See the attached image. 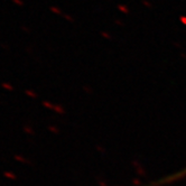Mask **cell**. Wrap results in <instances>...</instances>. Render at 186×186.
I'll return each instance as SVG.
<instances>
[{"label": "cell", "mask_w": 186, "mask_h": 186, "mask_svg": "<svg viewBox=\"0 0 186 186\" xmlns=\"http://www.w3.org/2000/svg\"><path fill=\"white\" fill-rule=\"evenodd\" d=\"M1 86H2L4 89L8 90V91H13V90H14L13 85H11V84H8V83H2V84H1Z\"/></svg>", "instance_id": "obj_1"}, {"label": "cell", "mask_w": 186, "mask_h": 186, "mask_svg": "<svg viewBox=\"0 0 186 186\" xmlns=\"http://www.w3.org/2000/svg\"><path fill=\"white\" fill-rule=\"evenodd\" d=\"M13 2L18 5V6H23V1H21V0H13Z\"/></svg>", "instance_id": "obj_2"}, {"label": "cell", "mask_w": 186, "mask_h": 186, "mask_svg": "<svg viewBox=\"0 0 186 186\" xmlns=\"http://www.w3.org/2000/svg\"><path fill=\"white\" fill-rule=\"evenodd\" d=\"M26 94H27V95H29V97H33V98L35 97L34 93L31 92V91H29V90H26Z\"/></svg>", "instance_id": "obj_3"}]
</instances>
